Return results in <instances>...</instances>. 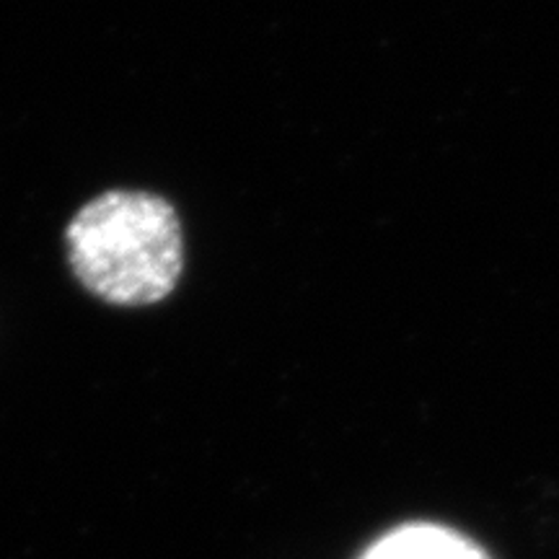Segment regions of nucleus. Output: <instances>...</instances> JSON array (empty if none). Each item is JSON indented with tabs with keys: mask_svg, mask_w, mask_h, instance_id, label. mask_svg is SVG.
Segmentation results:
<instances>
[{
	"mask_svg": "<svg viewBox=\"0 0 559 559\" xmlns=\"http://www.w3.org/2000/svg\"><path fill=\"white\" fill-rule=\"evenodd\" d=\"M73 275L109 306H156L185 270V234L166 198L109 190L86 202L66 228Z\"/></svg>",
	"mask_w": 559,
	"mask_h": 559,
	"instance_id": "1",
	"label": "nucleus"
},
{
	"mask_svg": "<svg viewBox=\"0 0 559 559\" xmlns=\"http://www.w3.org/2000/svg\"><path fill=\"white\" fill-rule=\"evenodd\" d=\"M362 559H487L477 544L443 526L417 523L391 531Z\"/></svg>",
	"mask_w": 559,
	"mask_h": 559,
	"instance_id": "2",
	"label": "nucleus"
}]
</instances>
